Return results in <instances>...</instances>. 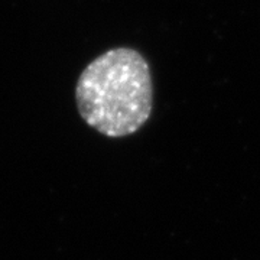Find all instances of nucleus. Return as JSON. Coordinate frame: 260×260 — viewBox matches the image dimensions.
Wrapping results in <instances>:
<instances>
[{
  "label": "nucleus",
  "mask_w": 260,
  "mask_h": 260,
  "mask_svg": "<svg viewBox=\"0 0 260 260\" xmlns=\"http://www.w3.org/2000/svg\"><path fill=\"white\" fill-rule=\"evenodd\" d=\"M80 116L107 138H124L152 113V78L146 59L129 48L104 52L87 65L75 88Z\"/></svg>",
  "instance_id": "nucleus-1"
}]
</instances>
